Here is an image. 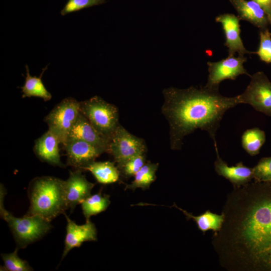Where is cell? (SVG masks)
<instances>
[{
  "instance_id": "19",
  "label": "cell",
  "mask_w": 271,
  "mask_h": 271,
  "mask_svg": "<svg viewBox=\"0 0 271 271\" xmlns=\"http://www.w3.org/2000/svg\"><path fill=\"white\" fill-rule=\"evenodd\" d=\"M172 207H174L181 211L186 216L187 220L192 219L194 220L199 229L203 232H205L209 230H212L214 232H216L221 228L222 225L224 220V216L222 214L219 215L212 213L209 210H207L200 215L194 216L186 210L178 207L175 203Z\"/></svg>"
},
{
  "instance_id": "29",
  "label": "cell",
  "mask_w": 271,
  "mask_h": 271,
  "mask_svg": "<svg viewBox=\"0 0 271 271\" xmlns=\"http://www.w3.org/2000/svg\"><path fill=\"white\" fill-rule=\"evenodd\" d=\"M258 4L266 14L271 25V0H253Z\"/></svg>"
},
{
  "instance_id": "28",
  "label": "cell",
  "mask_w": 271,
  "mask_h": 271,
  "mask_svg": "<svg viewBox=\"0 0 271 271\" xmlns=\"http://www.w3.org/2000/svg\"><path fill=\"white\" fill-rule=\"evenodd\" d=\"M106 0H68L61 11L62 16L104 3Z\"/></svg>"
},
{
  "instance_id": "22",
  "label": "cell",
  "mask_w": 271,
  "mask_h": 271,
  "mask_svg": "<svg viewBox=\"0 0 271 271\" xmlns=\"http://www.w3.org/2000/svg\"><path fill=\"white\" fill-rule=\"evenodd\" d=\"M110 203L109 196L102 195L100 192L90 195L80 204L86 221L90 220L91 216L105 211Z\"/></svg>"
},
{
  "instance_id": "10",
  "label": "cell",
  "mask_w": 271,
  "mask_h": 271,
  "mask_svg": "<svg viewBox=\"0 0 271 271\" xmlns=\"http://www.w3.org/2000/svg\"><path fill=\"white\" fill-rule=\"evenodd\" d=\"M63 145L67 155V165L81 171L104 153L92 145L77 139H68Z\"/></svg>"
},
{
  "instance_id": "5",
  "label": "cell",
  "mask_w": 271,
  "mask_h": 271,
  "mask_svg": "<svg viewBox=\"0 0 271 271\" xmlns=\"http://www.w3.org/2000/svg\"><path fill=\"white\" fill-rule=\"evenodd\" d=\"M80 103V112L100 134L110 141L119 124L116 107L98 96Z\"/></svg>"
},
{
  "instance_id": "14",
  "label": "cell",
  "mask_w": 271,
  "mask_h": 271,
  "mask_svg": "<svg viewBox=\"0 0 271 271\" xmlns=\"http://www.w3.org/2000/svg\"><path fill=\"white\" fill-rule=\"evenodd\" d=\"M69 138L84 141L109 153V140L100 134L80 112L70 131Z\"/></svg>"
},
{
  "instance_id": "8",
  "label": "cell",
  "mask_w": 271,
  "mask_h": 271,
  "mask_svg": "<svg viewBox=\"0 0 271 271\" xmlns=\"http://www.w3.org/2000/svg\"><path fill=\"white\" fill-rule=\"evenodd\" d=\"M250 77L249 84L238 95L239 103L249 104L256 110L271 116V82L262 71Z\"/></svg>"
},
{
  "instance_id": "16",
  "label": "cell",
  "mask_w": 271,
  "mask_h": 271,
  "mask_svg": "<svg viewBox=\"0 0 271 271\" xmlns=\"http://www.w3.org/2000/svg\"><path fill=\"white\" fill-rule=\"evenodd\" d=\"M61 144L59 138L48 129L36 142L34 151L42 161L53 166L63 167L60 160L59 145Z\"/></svg>"
},
{
  "instance_id": "17",
  "label": "cell",
  "mask_w": 271,
  "mask_h": 271,
  "mask_svg": "<svg viewBox=\"0 0 271 271\" xmlns=\"http://www.w3.org/2000/svg\"><path fill=\"white\" fill-rule=\"evenodd\" d=\"M238 14L240 20L251 23L260 30L267 28V16L260 6L253 0H230Z\"/></svg>"
},
{
  "instance_id": "27",
  "label": "cell",
  "mask_w": 271,
  "mask_h": 271,
  "mask_svg": "<svg viewBox=\"0 0 271 271\" xmlns=\"http://www.w3.org/2000/svg\"><path fill=\"white\" fill-rule=\"evenodd\" d=\"M145 163V154L139 155L129 159L118 169L123 177L129 178L134 176Z\"/></svg>"
},
{
  "instance_id": "20",
  "label": "cell",
  "mask_w": 271,
  "mask_h": 271,
  "mask_svg": "<svg viewBox=\"0 0 271 271\" xmlns=\"http://www.w3.org/2000/svg\"><path fill=\"white\" fill-rule=\"evenodd\" d=\"M26 69L27 76L25 84L21 87L23 92L22 97L35 96L42 98L45 101L50 100L52 98V95L46 88L41 79L44 71L47 69V66L43 69L39 77L32 76L30 74L28 65L26 66Z\"/></svg>"
},
{
  "instance_id": "6",
  "label": "cell",
  "mask_w": 271,
  "mask_h": 271,
  "mask_svg": "<svg viewBox=\"0 0 271 271\" xmlns=\"http://www.w3.org/2000/svg\"><path fill=\"white\" fill-rule=\"evenodd\" d=\"M80 102L72 97L64 99L45 117L49 129L63 144L80 113Z\"/></svg>"
},
{
  "instance_id": "7",
  "label": "cell",
  "mask_w": 271,
  "mask_h": 271,
  "mask_svg": "<svg viewBox=\"0 0 271 271\" xmlns=\"http://www.w3.org/2000/svg\"><path fill=\"white\" fill-rule=\"evenodd\" d=\"M147 149L144 140L129 133L119 124L109 141V151L119 168L126 161L139 155L145 154Z\"/></svg>"
},
{
  "instance_id": "21",
  "label": "cell",
  "mask_w": 271,
  "mask_h": 271,
  "mask_svg": "<svg viewBox=\"0 0 271 271\" xmlns=\"http://www.w3.org/2000/svg\"><path fill=\"white\" fill-rule=\"evenodd\" d=\"M158 163H146L140 170L134 175V180L130 184H126L125 190H134L138 188L143 190L147 189L150 185L155 181L156 172L158 168Z\"/></svg>"
},
{
  "instance_id": "1",
  "label": "cell",
  "mask_w": 271,
  "mask_h": 271,
  "mask_svg": "<svg viewBox=\"0 0 271 271\" xmlns=\"http://www.w3.org/2000/svg\"><path fill=\"white\" fill-rule=\"evenodd\" d=\"M163 114L170 125L172 150H180L182 140L196 129L207 131L214 144L216 133L225 112L239 103L238 95L222 96L218 90L190 87H170L163 90Z\"/></svg>"
},
{
  "instance_id": "11",
  "label": "cell",
  "mask_w": 271,
  "mask_h": 271,
  "mask_svg": "<svg viewBox=\"0 0 271 271\" xmlns=\"http://www.w3.org/2000/svg\"><path fill=\"white\" fill-rule=\"evenodd\" d=\"M80 170L70 171L68 179L64 181L65 197L68 209L71 212L76 206L81 204L91 195L95 184L89 182Z\"/></svg>"
},
{
  "instance_id": "23",
  "label": "cell",
  "mask_w": 271,
  "mask_h": 271,
  "mask_svg": "<svg viewBox=\"0 0 271 271\" xmlns=\"http://www.w3.org/2000/svg\"><path fill=\"white\" fill-rule=\"evenodd\" d=\"M265 141L264 131L258 127L247 129L243 132L241 137L242 147L251 156L259 154Z\"/></svg>"
},
{
  "instance_id": "9",
  "label": "cell",
  "mask_w": 271,
  "mask_h": 271,
  "mask_svg": "<svg viewBox=\"0 0 271 271\" xmlns=\"http://www.w3.org/2000/svg\"><path fill=\"white\" fill-rule=\"evenodd\" d=\"M246 61L244 56L236 57L228 56L225 59L217 62H207L208 76L205 87L218 90L221 81L226 79L235 80L240 75L245 74L251 76L243 67Z\"/></svg>"
},
{
  "instance_id": "15",
  "label": "cell",
  "mask_w": 271,
  "mask_h": 271,
  "mask_svg": "<svg viewBox=\"0 0 271 271\" xmlns=\"http://www.w3.org/2000/svg\"><path fill=\"white\" fill-rule=\"evenodd\" d=\"M216 154L214 168L217 174L229 180L233 186L247 183L253 179L252 168L244 166L241 162L229 166L219 156L217 143L214 144Z\"/></svg>"
},
{
  "instance_id": "25",
  "label": "cell",
  "mask_w": 271,
  "mask_h": 271,
  "mask_svg": "<svg viewBox=\"0 0 271 271\" xmlns=\"http://www.w3.org/2000/svg\"><path fill=\"white\" fill-rule=\"evenodd\" d=\"M252 177L254 181H271V157L260 159L256 165L252 168Z\"/></svg>"
},
{
  "instance_id": "26",
  "label": "cell",
  "mask_w": 271,
  "mask_h": 271,
  "mask_svg": "<svg viewBox=\"0 0 271 271\" xmlns=\"http://www.w3.org/2000/svg\"><path fill=\"white\" fill-rule=\"evenodd\" d=\"M260 43L259 48L256 52L262 61L271 63V33L267 29L260 30L259 33Z\"/></svg>"
},
{
  "instance_id": "13",
  "label": "cell",
  "mask_w": 271,
  "mask_h": 271,
  "mask_svg": "<svg viewBox=\"0 0 271 271\" xmlns=\"http://www.w3.org/2000/svg\"><path fill=\"white\" fill-rule=\"evenodd\" d=\"M215 20L222 25L226 38L224 45L228 48V56H233L236 53L241 56L254 53L246 50L243 44L240 36L239 17L233 14H225L217 16Z\"/></svg>"
},
{
  "instance_id": "2",
  "label": "cell",
  "mask_w": 271,
  "mask_h": 271,
  "mask_svg": "<svg viewBox=\"0 0 271 271\" xmlns=\"http://www.w3.org/2000/svg\"><path fill=\"white\" fill-rule=\"evenodd\" d=\"M245 241L260 271H271V181L259 182L243 216Z\"/></svg>"
},
{
  "instance_id": "18",
  "label": "cell",
  "mask_w": 271,
  "mask_h": 271,
  "mask_svg": "<svg viewBox=\"0 0 271 271\" xmlns=\"http://www.w3.org/2000/svg\"><path fill=\"white\" fill-rule=\"evenodd\" d=\"M84 170L90 171L97 181L101 184H108L117 182L120 175L114 162L109 161L91 163Z\"/></svg>"
},
{
  "instance_id": "3",
  "label": "cell",
  "mask_w": 271,
  "mask_h": 271,
  "mask_svg": "<svg viewBox=\"0 0 271 271\" xmlns=\"http://www.w3.org/2000/svg\"><path fill=\"white\" fill-rule=\"evenodd\" d=\"M28 193L30 205L25 215H39L51 222L68 209L64 180L50 176L36 178Z\"/></svg>"
},
{
  "instance_id": "24",
  "label": "cell",
  "mask_w": 271,
  "mask_h": 271,
  "mask_svg": "<svg viewBox=\"0 0 271 271\" xmlns=\"http://www.w3.org/2000/svg\"><path fill=\"white\" fill-rule=\"evenodd\" d=\"M19 249L17 247L15 250L12 253L1 254L4 265L2 267H1V270L32 271L34 270L26 260L19 257L18 255Z\"/></svg>"
},
{
  "instance_id": "4",
  "label": "cell",
  "mask_w": 271,
  "mask_h": 271,
  "mask_svg": "<svg viewBox=\"0 0 271 271\" xmlns=\"http://www.w3.org/2000/svg\"><path fill=\"white\" fill-rule=\"evenodd\" d=\"M0 214L8 223L17 243V247L25 248L44 236L52 227L50 222L39 215L17 217L4 207L6 191L3 185L0 189Z\"/></svg>"
},
{
  "instance_id": "12",
  "label": "cell",
  "mask_w": 271,
  "mask_h": 271,
  "mask_svg": "<svg viewBox=\"0 0 271 271\" xmlns=\"http://www.w3.org/2000/svg\"><path fill=\"white\" fill-rule=\"evenodd\" d=\"M66 220V234L64 249L62 255L63 259L73 248L79 247L85 241L97 240V231L95 224L90 220L83 225H78L65 213Z\"/></svg>"
}]
</instances>
